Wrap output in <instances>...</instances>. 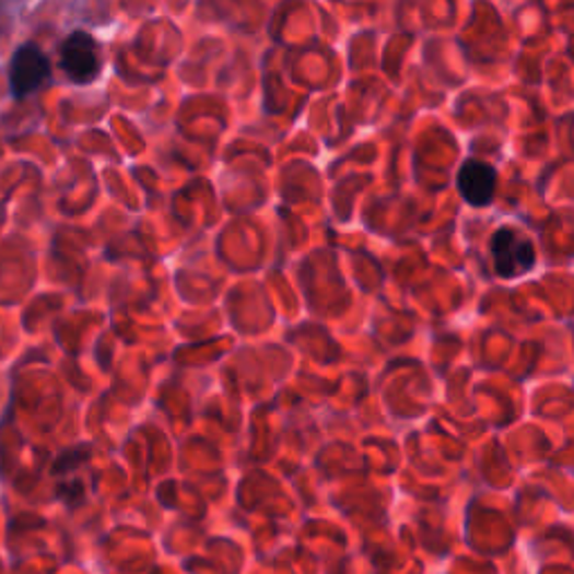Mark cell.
Returning <instances> with one entry per match:
<instances>
[{
	"label": "cell",
	"instance_id": "6da1fadb",
	"mask_svg": "<svg viewBox=\"0 0 574 574\" xmlns=\"http://www.w3.org/2000/svg\"><path fill=\"white\" fill-rule=\"evenodd\" d=\"M494 270L501 279H518L535 270L537 251L532 241L512 227H501L492 238Z\"/></svg>",
	"mask_w": 574,
	"mask_h": 574
},
{
	"label": "cell",
	"instance_id": "7a4b0ae2",
	"mask_svg": "<svg viewBox=\"0 0 574 574\" xmlns=\"http://www.w3.org/2000/svg\"><path fill=\"white\" fill-rule=\"evenodd\" d=\"M59 63L68 79L79 85L95 81L102 70L99 43L87 32H72L61 43Z\"/></svg>",
	"mask_w": 574,
	"mask_h": 574
},
{
	"label": "cell",
	"instance_id": "3957f363",
	"mask_svg": "<svg viewBox=\"0 0 574 574\" xmlns=\"http://www.w3.org/2000/svg\"><path fill=\"white\" fill-rule=\"evenodd\" d=\"M52 68L48 57L34 43H23L16 48L10 63V91L14 99H25L38 93L50 81Z\"/></svg>",
	"mask_w": 574,
	"mask_h": 574
},
{
	"label": "cell",
	"instance_id": "277c9868",
	"mask_svg": "<svg viewBox=\"0 0 574 574\" xmlns=\"http://www.w3.org/2000/svg\"><path fill=\"white\" fill-rule=\"evenodd\" d=\"M458 191L471 207H490L496 196L494 166L478 160H467L458 171Z\"/></svg>",
	"mask_w": 574,
	"mask_h": 574
}]
</instances>
